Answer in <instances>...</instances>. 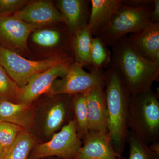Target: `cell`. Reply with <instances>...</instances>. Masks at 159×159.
<instances>
[{
    "label": "cell",
    "mask_w": 159,
    "mask_h": 159,
    "mask_svg": "<svg viewBox=\"0 0 159 159\" xmlns=\"http://www.w3.org/2000/svg\"><path fill=\"white\" fill-rule=\"evenodd\" d=\"M26 0H0V15L13 14L29 3Z\"/></svg>",
    "instance_id": "26"
},
{
    "label": "cell",
    "mask_w": 159,
    "mask_h": 159,
    "mask_svg": "<svg viewBox=\"0 0 159 159\" xmlns=\"http://www.w3.org/2000/svg\"><path fill=\"white\" fill-rule=\"evenodd\" d=\"M37 144L33 135L29 131L23 129L2 159H28L32 148Z\"/></svg>",
    "instance_id": "19"
},
{
    "label": "cell",
    "mask_w": 159,
    "mask_h": 159,
    "mask_svg": "<svg viewBox=\"0 0 159 159\" xmlns=\"http://www.w3.org/2000/svg\"><path fill=\"white\" fill-rule=\"evenodd\" d=\"M99 36L92 39L90 61L91 68L103 70L110 66L111 52Z\"/></svg>",
    "instance_id": "21"
},
{
    "label": "cell",
    "mask_w": 159,
    "mask_h": 159,
    "mask_svg": "<svg viewBox=\"0 0 159 159\" xmlns=\"http://www.w3.org/2000/svg\"><path fill=\"white\" fill-rule=\"evenodd\" d=\"M149 147L152 151L159 155V142L152 143L149 145Z\"/></svg>",
    "instance_id": "29"
},
{
    "label": "cell",
    "mask_w": 159,
    "mask_h": 159,
    "mask_svg": "<svg viewBox=\"0 0 159 159\" xmlns=\"http://www.w3.org/2000/svg\"><path fill=\"white\" fill-rule=\"evenodd\" d=\"M72 100L74 120L77 134L83 142L89 133L88 114L85 95L77 94L73 95Z\"/></svg>",
    "instance_id": "20"
},
{
    "label": "cell",
    "mask_w": 159,
    "mask_h": 159,
    "mask_svg": "<svg viewBox=\"0 0 159 159\" xmlns=\"http://www.w3.org/2000/svg\"><path fill=\"white\" fill-rule=\"evenodd\" d=\"M126 143L129 146L128 159H159V155L149 148V145L129 131Z\"/></svg>",
    "instance_id": "22"
},
{
    "label": "cell",
    "mask_w": 159,
    "mask_h": 159,
    "mask_svg": "<svg viewBox=\"0 0 159 159\" xmlns=\"http://www.w3.org/2000/svg\"><path fill=\"white\" fill-rule=\"evenodd\" d=\"M33 102L17 103L0 99V120L29 131L32 123Z\"/></svg>",
    "instance_id": "17"
},
{
    "label": "cell",
    "mask_w": 159,
    "mask_h": 159,
    "mask_svg": "<svg viewBox=\"0 0 159 159\" xmlns=\"http://www.w3.org/2000/svg\"><path fill=\"white\" fill-rule=\"evenodd\" d=\"M73 96L44 95L33 102V115L29 131L38 143L51 139L65 125L74 120Z\"/></svg>",
    "instance_id": "3"
},
{
    "label": "cell",
    "mask_w": 159,
    "mask_h": 159,
    "mask_svg": "<svg viewBox=\"0 0 159 159\" xmlns=\"http://www.w3.org/2000/svg\"><path fill=\"white\" fill-rule=\"evenodd\" d=\"M153 8V2L133 6L123 1L108 26L98 36L106 45L112 47L122 38L139 31L151 23Z\"/></svg>",
    "instance_id": "6"
},
{
    "label": "cell",
    "mask_w": 159,
    "mask_h": 159,
    "mask_svg": "<svg viewBox=\"0 0 159 159\" xmlns=\"http://www.w3.org/2000/svg\"><path fill=\"white\" fill-rule=\"evenodd\" d=\"M73 58V55L66 52H60L47 59L31 60L0 45V66L19 88L25 86L35 75Z\"/></svg>",
    "instance_id": "5"
},
{
    "label": "cell",
    "mask_w": 159,
    "mask_h": 159,
    "mask_svg": "<svg viewBox=\"0 0 159 159\" xmlns=\"http://www.w3.org/2000/svg\"><path fill=\"white\" fill-rule=\"evenodd\" d=\"M127 37L131 45L139 54L159 65V23H150Z\"/></svg>",
    "instance_id": "13"
},
{
    "label": "cell",
    "mask_w": 159,
    "mask_h": 159,
    "mask_svg": "<svg viewBox=\"0 0 159 159\" xmlns=\"http://www.w3.org/2000/svg\"><path fill=\"white\" fill-rule=\"evenodd\" d=\"M129 129L149 145L159 142V98L152 89L132 96Z\"/></svg>",
    "instance_id": "4"
},
{
    "label": "cell",
    "mask_w": 159,
    "mask_h": 159,
    "mask_svg": "<svg viewBox=\"0 0 159 159\" xmlns=\"http://www.w3.org/2000/svg\"><path fill=\"white\" fill-rule=\"evenodd\" d=\"M19 88L14 80L0 66V99L14 102Z\"/></svg>",
    "instance_id": "24"
},
{
    "label": "cell",
    "mask_w": 159,
    "mask_h": 159,
    "mask_svg": "<svg viewBox=\"0 0 159 159\" xmlns=\"http://www.w3.org/2000/svg\"><path fill=\"white\" fill-rule=\"evenodd\" d=\"M32 41L38 45L44 47H54L62 42V32L57 30L43 29L33 32Z\"/></svg>",
    "instance_id": "23"
},
{
    "label": "cell",
    "mask_w": 159,
    "mask_h": 159,
    "mask_svg": "<svg viewBox=\"0 0 159 159\" xmlns=\"http://www.w3.org/2000/svg\"><path fill=\"white\" fill-rule=\"evenodd\" d=\"M13 15L37 29L51 24L64 23L60 11L51 1H38L29 3Z\"/></svg>",
    "instance_id": "11"
},
{
    "label": "cell",
    "mask_w": 159,
    "mask_h": 159,
    "mask_svg": "<svg viewBox=\"0 0 159 159\" xmlns=\"http://www.w3.org/2000/svg\"><path fill=\"white\" fill-rule=\"evenodd\" d=\"M104 93L108 116V134L116 152L121 157L129 129L132 95L118 71L110 66L104 70Z\"/></svg>",
    "instance_id": "2"
},
{
    "label": "cell",
    "mask_w": 159,
    "mask_h": 159,
    "mask_svg": "<svg viewBox=\"0 0 159 159\" xmlns=\"http://www.w3.org/2000/svg\"><path fill=\"white\" fill-rule=\"evenodd\" d=\"M74 61V58L69 60L32 77L25 86L19 88L14 102L32 103L47 93L54 80L64 77Z\"/></svg>",
    "instance_id": "9"
},
{
    "label": "cell",
    "mask_w": 159,
    "mask_h": 159,
    "mask_svg": "<svg viewBox=\"0 0 159 159\" xmlns=\"http://www.w3.org/2000/svg\"><path fill=\"white\" fill-rule=\"evenodd\" d=\"M57 5L63 18L64 23L72 34L87 27L90 13L89 9L90 1L59 0Z\"/></svg>",
    "instance_id": "15"
},
{
    "label": "cell",
    "mask_w": 159,
    "mask_h": 159,
    "mask_svg": "<svg viewBox=\"0 0 159 159\" xmlns=\"http://www.w3.org/2000/svg\"><path fill=\"white\" fill-rule=\"evenodd\" d=\"M123 3L122 0H91L88 28L93 37L108 26Z\"/></svg>",
    "instance_id": "16"
},
{
    "label": "cell",
    "mask_w": 159,
    "mask_h": 159,
    "mask_svg": "<svg viewBox=\"0 0 159 159\" xmlns=\"http://www.w3.org/2000/svg\"><path fill=\"white\" fill-rule=\"evenodd\" d=\"M37 30L13 14L0 15V45L11 51H27L29 35Z\"/></svg>",
    "instance_id": "10"
},
{
    "label": "cell",
    "mask_w": 159,
    "mask_h": 159,
    "mask_svg": "<svg viewBox=\"0 0 159 159\" xmlns=\"http://www.w3.org/2000/svg\"><path fill=\"white\" fill-rule=\"evenodd\" d=\"M108 133L89 132L74 159H121Z\"/></svg>",
    "instance_id": "12"
},
{
    "label": "cell",
    "mask_w": 159,
    "mask_h": 159,
    "mask_svg": "<svg viewBox=\"0 0 159 159\" xmlns=\"http://www.w3.org/2000/svg\"><path fill=\"white\" fill-rule=\"evenodd\" d=\"M6 150L7 149L0 144V159H2L3 156L6 153Z\"/></svg>",
    "instance_id": "30"
},
{
    "label": "cell",
    "mask_w": 159,
    "mask_h": 159,
    "mask_svg": "<svg viewBox=\"0 0 159 159\" xmlns=\"http://www.w3.org/2000/svg\"><path fill=\"white\" fill-rule=\"evenodd\" d=\"M104 86V70L91 68L89 72H86L82 65L74 61L64 77L54 80L46 95L85 94Z\"/></svg>",
    "instance_id": "7"
},
{
    "label": "cell",
    "mask_w": 159,
    "mask_h": 159,
    "mask_svg": "<svg viewBox=\"0 0 159 159\" xmlns=\"http://www.w3.org/2000/svg\"><path fill=\"white\" fill-rule=\"evenodd\" d=\"M23 129L18 125L0 120V144L8 149Z\"/></svg>",
    "instance_id": "25"
},
{
    "label": "cell",
    "mask_w": 159,
    "mask_h": 159,
    "mask_svg": "<svg viewBox=\"0 0 159 159\" xmlns=\"http://www.w3.org/2000/svg\"><path fill=\"white\" fill-rule=\"evenodd\" d=\"M104 89L103 87H99L84 94L89 132L108 133V116Z\"/></svg>",
    "instance_id": "14"
},
{
    "label": "cell",
    "mask_w": 159,
    "mask_h": 159,
    "mask_svg": "<svg viewBox=\"0 0 159 159\" xmlns=\"http://www.w3.org/2000/svg\"><path fill=\"white\" fill-rule=\"evenodd\" d=\"M82 145L73 120L54 134L49 141L36 144L30 152L28 159H40L49 157L74 159Z\"/></svg>",
    "instance_id": "8"
},
{
    "label": "cell",
    "mask_w": 159,
    "mask_h": 159,
    "mask_svg": "<svg viewBox=\"0 0 159 159\" xmlns=\"http://www.w3.org/2000/svg\"><path fill=\"white\" fill-rule=\"evenodd\" d=\"M93 37L88 27L80 29L73 35L72 48L74 61L83 67L91 68L90 54Z\"/></svg>",
    "instance_id": "18"
},
{
    "label": "cell",
    "mask_w": 159,
    "mask_h": 159,
    "mask_svg": "<svg viewBox=\"0 0 159 159\" xmlns=\"http://www.w3.org/2000/svg\"><path fill=\"white\" fill-rule=\"evenodd\" d=\"M123 1L125 4L133 6H142L153 2V0H126Z\"/></svg>",
    "instance_id": "28"
},
{
    "label": "cell",
    "mask_w": 159,
    "mask_h": 159,
    "mask_svg": "<svg viewBox=\"0 0 159 159\" xmlns=\"http://www.w3.org/2000/svg\"><path fill=\"white\" fill-rule=\"evenodd\" d=\"M152 23H159V0H154L153 8L151 16Z\"/></svg>",
    "instance_id": "27"
},
{
    "label": "cell",
    "mask_w": 159,
    "mask_h": 159,
    "mask_svg": "<svg viewBox=\"0 0 159 159\" xmlns=\"http://www.w3.org/2000/svg\"><path fill=\"white\" fill-rule=\"evenodd\" d=\"M40 159H61L57 157H46Z\"/></svg>",
    "instance_id": "31"
},
{
    "label": "cell",
    "mask_w": 159,
    "mask_h": 159,
    "mask_svg": "<svg viewBox=\"0 0 159 159\" xmlns=\"http://www.w3.org/2000/svg\"><path fill=\"white\" fill-rule=\"evenodd\" d=\"M111 48L110 66L118 71L132 96L152 89V84L159 79V65L139 54L127 35Z\"/></svg>",
    "instance_id": "1"
}]
</instances>
